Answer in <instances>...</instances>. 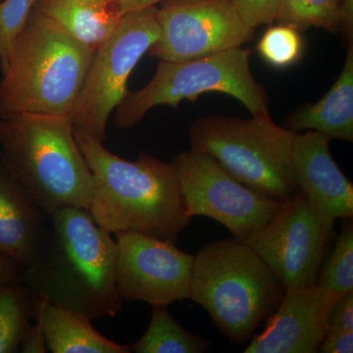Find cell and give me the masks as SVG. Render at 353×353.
<instances>
[{"label": "cell", "instance_id": "33", "mask_svg": "<svg viewBox=\"0 0 353 353\" xmlns=\"http://www.w3.org/2000/svg\"><path fill=\"white\" fill-rule=\"evenodd\" d=\"M339 1H341V0H339Z\"/></svg>", "mask_w": 353, "mask_h": 353}, {"label": "cell", "instance_id": "1", "mask_svg": "<svg viewBox=\"0 0 353 353\" xmlns=\"http://www.w3.org/2000/svg\"><path fill=\"white\" fill-rule=\"evenodd\" d=\"M117 243L90 210L60 209L36 259L22 271L27 287L46 301L88 319L115 317L123 309L116 287Z\"/></svg>", "mask_w": 353, "mask_h": 353}, {"label": "cell", "instance_id": "29", "mask_svg": "<svg viewBox=\"0 0 353 353\" xmlns=\"http://www.w3.org/2000/svg\"><path fill=\"white\" fill-rule=\"evenodd\" d=\"M340 31L343 32L347 46L353 44V0L340 1Z\"/></svg>", "mask_w": 353, "mask_h": 353}, {"label": "cell", "instance_id": "11", "mask_svg": "<svg viewBox=\"0 0 353 353\" xmlns=\"http://www.w3.org/2000/svg\"><path fill=\"white\" fill-rule=\"evenodd\" d=\"M159 38L150 57L189 61L241 48L255 30L241 19L231 0H168L157 8Z\"/></svg>", "mask_w": 353, "mask_h": 353}, {"label": "cell", "instance_id": "4", "mask_svg": "<svg viewBox=\"0 0 353 353\" xmlns=\"http://www.w3.org/2000/svg\"><path fill=\"white\" fill-rule=\"evenodd\" d=\"M94 51L32 13L0 80V119L20 114L71 115Z\"/></svg>", "mask_w": 353, "mask_h": 353}, {"label": "cell", "instance_id": "22", "mask_svg": "<svg viewBox=\"0 0 353 353\" xmlns=\"http://www.w3.org/2000/svg\"><path fill=\"white\" fill-rule=\"evenodd\" d=\"M333 250L323 260L316 285L343 294L353 290V222L343 219Z\"/></svg>", "mask_w": 353, "mask_h": 353}, {"label": "cell", "instance_id": "12", "mask_svg": "<svg viewBox=\"0 0 353 353\" xmlns=\"http://www.w3.org/2000/svg\"><path fill=\"white\" fill-rule=\"evenodd\" d=\"M116 287L123 301H143L152 307L190 299L194 255L170 241L136 232L115 233Z\"/></svg>", "mask_w": 353, "mask_h": 353}, {"label": "cell", "instance_id": "25", "mask_svg": "<svg viewBox=\"0 0 353 353\" xmlns=\"http://www.w3.org/2000/svg\"><path fill=\"white\" fill-rule=\"evenodd\" d=\"M282 0H231L241 19L248 27L256 29L275 22L276 13Z\"/></svg>", "mask_w": 353, "mask_h": 353}, {"label": "cell", "instance_id": "18", "mask_svg": "<svg viewBox=\"0 0 353 353\" xmlns=\"http://www.w3.org/2000/svg\"><path fill=\"white\" fill-rule=\"evenodd\" d=\"M39 297L38 316L46 336V347L52 353H129L102 336L88 317Z\"/></svg>", "mask_w": 353, "mask_h": 353}, {"label": "cell", "instance_id": "14", "mask_svg": "<svg viewBox=\"0 0 353 353\" xmlns=\"http://www.w3.org/2000/svg\"><path fill=\"white\" fill-rule=\"evenodd\" d=\"M330 139L315 131L296 132L292 158L299 190L330 232L336 220L353 217V185L332 157Z\"/></svg>", "mask_w": 353, "mask_h": 353}, {"label": "cell", "instance_id": "13", "mask_svg": "<svg viewBox=\"0 0 353 353\" xmlns=\"http://www.w3.org/2000/svg\"><path fill=\"white\" fill-rule=\"evenodd\" d=\"M341 294L311 287L285 288L277 309L245 353H315L328 333L329 315Z\"/></svg>", "mask_w": 353, "mask_h": 353}, {"label": "cell", "instance_id": "30", "mask_svg": "<svg viewBox=\"0 0 353 353\" xmlns=\"http://www.w3.org/2000/svg\"><path fill=\"white\" fill-rule=\"evenodd\" d=\"M22 267L0 256V285L22 281Z\"/></svg>", "mask_w": 353, "mask_h": 353}, {"label": "cell", "instance_id": "19", "mask_svg": "<svg viewBox=\"0 0 353 353\" xmlns=\"http://www.w3.org/2000/svg\"><path fill=\"white\" fill-rule=\"evenodd\" d=\"M39 301L23 281L0 285V353L20 352L32 320L38 318Z\"/></svg>", "mask_w": 353, "mask_h": 353}, {"label": "cell", "instance_id": "2", "mask_svg": "<svg viewBox=\"0 0 353 353\" xmlns=\"http://www.w3.org/2000/svg\"><path fill=\"white\" fill-rule=\"evenodd\" d=\"M74 134L92 172L90 212L95 223L111 234L136 232L176 243L192 218L173 162L146 153L129 161L101 141L82 132Z\"/></svg>", "mask_w": 353, "mask_h": 353}, {"label": "cell", "instance_id": "5", "mask_svg": "<svg viewBox=\"0 0 353 353\" xmlns=\"http://www.w3.org/2000/svg\"><path fill=\"white\" fill-rule=\"evenodd\" d=\"M284 294L285 288L248 243L210 241L194 255L190 299L208 311L231 345L252 340Z\"/></svg>", "mask_w": 353, "mask_h": 353}, {"label": "cell", "instance_id": "7", "mask_svg": "<svg viewBox=\"0 0 353 353\" xmlns=\"http://www.w3.org/2000/svg\"><path fill=\"white\" fill-rule=\"evenodd\" d=\"M250 51L241 48L189 61L159 63L150 83L128 90L116 108L114 123L119 129L136 126L157 106L176 108L181 101H194L204 92H222L241 102L254 117L269 116V97L255 80L250 66Z\"/></svg>", "mask_w": 353, "mask_h": 353}, {"label": "cell", "instance_id": "9", "mask_svg": "<svg viewBox=\"0 0 353 353\" xmlns=\"http://www.w3.org/2000/svg\"><path fill=\"white\" fill-rule=\"evenodd\" d=\"M185 211L190 218L205 216L246 243L276 214L283 202L245 187L214 157L190 148L173 159Z\"/></svg>", "mask_w": 353, "mask_h": 353}, {"label": "cell", "instance_id": "31", "mask_svg": "<svg viewBox=\"0 0 353 353\" xmlns=\"http://www.w3.org/2000/svg\"><path fill=\"white\" fill-rule=\"evenodd\" d=\"M168 0H115L116 8L121 15H125L139 9L148 8V7L157 6V4L163 3Z\"/></svg>", "mask_w": 353, "mask_h": 353}, {"label": "cell", "instance_id": "17", "mask_svg": "<svg viewBox=\"0 0 353 353\" xmlns=\"http://www.w3.org/2000/svg\"><path fill=\"white\" fill-rule=\"evenodd\" d=\"M32 13L94 51L113 36L123 17L114 2L106 0H37Z\"/></svg>", "mask_w": 353, "mask_h": 353}, {"label": "cell", "instance_id": "20", "mask_svg": "<svg viewBox=\"0 0 353 353\" xmlns=\"http://www.w3.org/2000/svg\"><path fill=\"white\" fill-rule=\"evenodd\" d=\"M148 328L139 340L129 345L136 353H203L211 341L183 328L164 306L152 307Z\"/></svg>", "mask_w": 353, "mask_h": 353}, {"label": "cell", "instance_id": "15", "mask_svg": "<svg viewBox=\"0 0 353 353\" xmlns=\"http://www.w3.org/2000/svg\"><path fill=\"white\" fill-rule=\"evenodd\" d=\"M48 221L0 163V256L22 269L29 266L48 232Z\"/></svg>", "mask_w": 353, "mask_h": 353}, {"label": "cell", "instance_id": "27", "mask_svg": "<svg viewBox=\"0 0 353 353\" xmlns=\"http://www.w3.org/2000/svg\"><path fill=\"white\" fill-rule=\"evenodd\" d=\"M317 352L352 353L353 331H328Z\"/></svg>", "mask_w": 353, "mask_h": 353}, {"label": "cell", "instance_id": "8", "mask_svg": "<svg viewBox=\"0 0 353 353\" xmlns=\"http://www.w3.org/2000/svg\"><path fill=\"white\" fill-rule=\"evenodd\" d=\"M157 10L125 14L113 36L94 51L71 112L74 131L105 141L109 118L127 94L132 70L159 38Z\"/></svg>", "mask_w": 353, "mask_h": 353}, {"label": "cell", "instance_id": "10", "mask_svg": "<svg viewBox=\"0 0 353 353\" xmlns=\"http://www.w3.org/2000/svg\"><path fill=\"white\" fill-rule=\"evenodd\" d=\"M334 232L322 224L301 190L245 243L285 288L316 285Z\"/></svg>", "mask_w": 353, "mask_h": 353}, {"label": "cell", "instance_id": "32", "mask_svg": "<svg viewBox=\"0 0 353 353\" xmlns=\"http://www.w3.org/2000/svg\"><path fill=\"white\" fill-rule=\"evenodd\" d=\"M106 1L114 2V1H115V0H106Z\"/></svg>", "mask_w": 353, "mask_h": 353}, {"label": "cell", "instance_id": "26", "mask_svg": "<svg viewBox=\"0 0 353 353\" xmlns=\"http://www.w3.org/2000/svg\"><path fill=\"white\" fill-rule=\"evenodd\" d=\"M353 331V290L334 303L329 315L328 331Z\"/></svg>", "mask_w": 353, "mask_h": 353}, {"label": "cell", "instance_id": "28", "mask_svg": "<svg viewBox=\"0 0 353 353\" xmlns=\"http://www.w3.org/2000/svg\"><path fill=\"white\" fill-rule=\"evenodd\" d=\"M20 352L24 353H44L48 352L46 336L39 316L34 324L30 325L20 345Z\"/></svg>", "mask_w": 353, "mask_h": 353}, {"label": "cell", "instance_id": "24", "mask_svg": "<svg viewBox=\"0 0 353 353\" xmlns=\"http://www.w3.org/2000/svg\"><path fill=\"white\" fill-rule=\"evenodd\" d=\"M37 0H0V69L6 68L16 39L24 30Z\"/></svg>", "mask_w": 353, "mask_h": 353}, {"label": "cell", "instance_id": "6", "mask_svg": "<svg viewBox=\"0 0 353 353\" xmlns=\"http://www.w3.org/2000/svg\"><path fill=\"white\" fill-rule=\"evenodd\" d=\"M294 134L270 115L252 119L213 115L192 123L189 138L192 150L214 157L245 187L285 202L299 190L292 158Z\"/></svg>", "mask_w": 353, "mask_h": 353}, {"label": "cell", "instance_id": "23", "mask_svg": "<svg viewBox=\"0 0 353 353\" xmlns=\"http://www.w3.org/2000/svg\"><path fill=\"white\" fill-rule=\"evenodd\" d=\"M303 50L301 32L283 24L269 28L257 46L262 59L276 69H285L296 64L301 59Z\"/></svg>", "mask_w": 353, "mask_h": 353}, {"label": "cell", "instance_id": "16", "mask_svg": "<svg viewBox=\"0 0 353 353\" xmlns=\"http://www.w3.org/2000/svg\"><path fill=\"white\" fill-rule=\"evenodd\" d=\"M290 131H315L331 139L353 141V44L347 48L340 76L328 92L315 103L301 106L288 116Z\"/></svg>", "mask_w": 353, "mask_h": 353}, {"label": "cell", "instance_id": "3", "mask_svg": "<svg viewBox=\"0 0 353 353\" xmlns=\"http://www.w3.org/2000/svg\"><path fill=\"white\" fill-rule=\"evenodd\" d=\"M0 163L48 218L67 208L90 210L92 175L71 115L20 114L0 119Z\"/></svg>", "mask_w": 353, "mask_h": 353}, {"label": "cell", "instance_id": "21", "mask_svg": "<svg viewBox=\"0 0 353 353\" xmlns=\"http://www.w3.org/2000/svg\"><path fill=\"white\" fill-rule=\"evenodd\" d=\"M279 24L303 32L319 28L332 34L340 32L339 0H282L276 13Z\"/></svg>", "mask_w": 353, "mask_h": 353}]
</instances>
